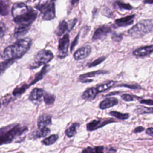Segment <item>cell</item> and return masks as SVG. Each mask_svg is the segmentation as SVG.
<instances>
[{"label":"cell","instance_id":"obj_1","mask_svg":"<svg viewBox=\"0 0 153 153\" xmlns=\"http://www.w3.org/2000/svg\"><path fill=\"white\" fill-rule=\"evenodd\" d=\"M31 44L32 41L29 38L19 39L13 45L5 48L1 57L5 60L19 59L28 51Z\"/></svg>","mask_w":153,"mask_h":153},{"label":"cell","instance_id":"obj_2","mask_svg":"<svg viewBox=\"0 0 153 153\" xmlns=\"http://www.w3.org/2000/svg\"><path fill=\"white\" fill-rule=\"evenodd\" d=\"M27 131V127L20 124L8 126L2 128L0 133L1 145L11 143L15 138L21 136Z\"/></svg>","mask_w":153,"mask_h":153},{"label":"cell","instance_id":"obj_3","mask_svg":"<svg viewBox=\"0 0 153 153\" xmlns=\"http://www.w3.org/2000/svg\"><path fill=\"white\" fill-rule=\"evenodd\" d=\"M153 30V19L140 21L128 30V34L134 38H140Z\"/></svg>","mask_w":153,"mask_h":153},{"label":"cell","instance_id":"obj_4","mask_svg":"<svg viewBox=\"0 0 153 153\" xmlns=\"http://www.w3.org/2000/svg\"><path fill=\"white\" fill-rule=\"evenodd\" d=\"M54 56L50 50H40L35 56L34 61L32 64L30 65V69H35L42 65H45L49 62L53 58Z\"/></svg>","mask_w":153,"mask_h":153},{"label":"cell","instance_id":"obj_5","mask_svg":"<svg viewBox=\"0 0 153 153\" xmlns=\"http://www.w3.org/2000/svg\"><path fill=\"white\" fill-rule=\"evenodd\" d=\"M35 8L41 12L44 20H50L55 17V4L53 0L36 5Z\"/></svg>","mask_w":153,"mask_h":153},{"label":"cell","instance_id":"obj_6","mask_svg":"<svg viewBox=\"0 0 153 153\" xmlns=\"http://www.w3.org/2000/svg\"><path fill=\"white\" fill-rule=\"evenodd\" d=\"M37 17V13L32 8H29V10L23 14L14 18V21L17 25H32Z\"/></svg>","mask_w":153,"mask_h":153},{"label":"cell","instance_id":"obj_7","mask_svg":"<svg viewBox=\"0 0 153 153\" xmlns=\"http://www.w3.org/2000/svg\"><path fill=\"white\" fill-rule=\"evenodd\" d=\"M115 122V120L112 118H105V119H99L94 120L89 122L87 124V129L88 131H93L97 130L107 124Z\"/></svg>","mask_w":153,"mask_h":153},{"label":"cell","instance_id":"obj_8","mask_svg":"<svg viewBox=\"0 0 153 153\" xmlns=\"http://www.w3.org/2000/svg\"><path fill=\"white\" fill-rule=\"evenodd\" d=\"M69 45V34H65L59 41L58 56L60 58L65 57L68 54V50Z\"/></svg>","mask_w":153,"mask_h":153},{"label":"cell","instance_id":"obj_9","mask_svg":"<svg viewBox=\"0 0 153 153\" xmlns=\"http://www.w3.org/2000/svg\"><path fill=\"white\" fill-rule=\"evenodd\" d=\"M111 31V27L108 25H102L97 28L93 34V40L96 41L102 39L106 37Z\"/></svg>","mask_w":153,"mask_h":153},{"label":"cell","instance_id":"obj_10","mask_svg":"<svg viewBox=\"0 0 153 153\" xmlns=\"http://www.w3.org/2000/svg\"><path fill=\"white\" fill-rule=\"evenodd\" d=\"M29 8L23 2L16 3L13 5L11 9V13L14 18L20 16L26 12Z\"/></svg>","mask_w":153,"mask_h":153},{"label":"cell","instance_id":"obj_11","mask_svg":"<svg viewBox=\"0 0 153 153\" xmlns=\"http://www.w3.org/2000/svg\"><path fill=\"white\" fill-rule=\"evenodd\" d=\"M91 51V48L90 45H86L79 48L74 53V57L76 60H82L88 56Z\"/></svg>","mask_w":153,"mask_h":153},{"label":"cell","instance_id":"obj_12","mask_svg":"<svg viewBox=\"0 0 153 153\" xmlns=\"http://www.w3.org/2000/svg\"><path fill=\"white\" fill-rule=\"evenodd\" d=\"M153 53V45L139 47L133 51V54L137 57L148 56Z\"/></svg>","mask_w":153,"mask_h":153},{"label":"cell","instance_id":"obj_13","mask_svg":"<svg viewBox=\"0 0 153 153\" xmlns=\"http://www.w3.org/2000/svg\"><path fill=\"white\" fill-rule=\"evenodd\" d=\"M135 15H130L123 18L118 19L115 21V25L117 27H126L133 23V19Z\"/></svg>","mask_w":153,"mask_h":153},{"label":"cell","instance_id":"obj_14","mask_svg":"<svg viewBox=\"0 0 153 153\" xmlns=\"http://www.w3.org/2000/svg\"><path fill=\"white\" fill-rule=\"evenodd\" d=\"M118 103V100L117 98L112 97H108L102 100L99 105V108L102 109H108L109 108L112 107Z\"/></svg>","mask_w":153,"mask_h":153},{"label":"cell","instance_id":"obj_15","mask_svg":"<svg viewBox=\"0 0 153 153\" xmlns=\"http://www.w3.org/2000/svg\"><path fill=\"white\" fill-rule=\"evenodd\" d=\"M31 25H17L14 30V35L16 37H19L25 35L27 33Z\"/></svg>","mask_w":153,"mask_h":153},{"label":"cell","instance_id":"obj_16","mask_svg":"<svg viewBox=\"0 0 153 153\" xmlns=\"http://www.w3.org/2000/svg\"><path fill=\"white\" fill-rule=\"evenodd\" d=\"M98 93H99L96 89V87L88 88V89L85 90L82 93V98L88 100H93L96 97Z\"/></svg>","mask_w":153,"mask_h":153},{"label":"cell","instance_id":"obj_17","mask_svg":"<svg viewBox=\"0 0 153 153\" xmlns=\"http://www.w3.org/2000/svg\"><path fill=\"white\" fill-rule=\"evenodd\" d=\"M37 124L38 128L44 127L47 125L51 124V116L49 115H40L38 119Z\"/></svg>","mask_w":153,"mask_h":153},{"label":"cell","instance_id":"obj_18","mask_svg":"<svg viewBox=\"0 0 153 153\" xmlns=\"http://www.w3.org/2000/svg\"><path fill=\"white\" fill-rule=\"evenodd\" d=\"M107 73H108V72L104 70H99L96 71H93V72H88V73H85L82 75H81L79 76V79L81 82H83L85 79H87L88 78L96 76L99 75H103Z\"/></svg>","mask_w":153,"mask_h":153},{"label":"cell","instance_id":"obj_19","mask_svg":"<svg viewBox=\"0 0 153 153\" xmlns=\"http://www.w3.org/2000/svg\"><path fill=\"white\" fill-rule=\"evenodd\" d=\"M50 133V130L47 127H42V128H38L37 130H36L34 133H32V137L33 138H40L45 137Z\"/></svg>","mask_w":153,"mask_h":153},{"label":"cell","instance_id":"obj_20","mask_svg":"<svg viewBox=\"0 0 153 153\" xmlns=\"http://www.w3.org/2000/svg\"><path fill=\"white\" fill-rule=\"evenodd\" d=\"M42 96H44V90L41 88H35L30 92L29 98L30 100H38Z\"/></svg>","mask_w":153,"mask_h":153},{"label":"cell","instance_id":"obj_21","mask_svg":"<svg viewBox=\"0 0 153 153\" xmlns=\"http://www.w3.org/2000/svg\"><path fill=\"white\" fill-rule=\"evenodd\" d=\"M68 23L65 20L61 21L55 31V33L57 36H61L68 30Z\"/></svg>","mask_w":153,"mask_h":153},{"label":"cell","instance_id":"obj_22","mask_svg":"<svg viewBox=\"0 0 153 153\" xmlns=\"http://www.w3.org/2000/svg\"><path fill=\"white\" fill-rule=\"evenodd\" d=\"M48 68H49V66L48 65H45L44 67H43V68L38 72V73H37L36 74V75L35 76V78H34V79H33V81L30 83V86L31 85H33V84H34L35 83H36L37 81H38L39 80H40V79H41L42 78V77H43V76L46 74V72L48 71Z\"/></svg>","mask_w":153,"mask_h":153},{"label":"cell","instance_id":"obj_23","mask_svg":"<svg viewBox=\"0 0 153 153\" xmlns=\"http://www.w3.org/2000/svg\"><path fill=\"white\" fill-rule=\"evenodd\" d=\"M115 82L114 81H109L102 84H100L96 87L98 93H101L111 88L112 87H113L115 85Z\"/></svg>","mask_w":153,"mask_h":153},{"label":"cell","instance_id":"obj_24","mask_svg":"<svg viewBox=\"0 0 153 153\" xmlns=\"http://www.w3.org/2000/svg\"><path fill=\"white\" fill-rule=\"evenodd\" d=\"M9 8H10L9 0H1L0 13L2 16H5L8 14Z\"/></svg>","mask_w":153,"mask_h":153},{"label":"cell","instance_id":"obj_25","mask_svg":"<svg viewBox=\"0 0 153 153\" xmlns=\"http://www.w3.org/2000/svg\"><path fill=\"white\" fill-rule=\"evenodd\" d=\"M79 126V123H73L70 127H69L67 129L65 130V134L68 137H71L74 136L76 133V130Z\"/></svg>","mask_w":153,"mask_h":153},{"label":"cell","instance_id":"obj_26","mask_svg":"<svg viewBox=\"0 0 153 153\" xmlns=\"http://www.w3.org/2000/svg\"><path fill=\"white\" fill-rule=\"evenodd\" d=\"M59 136L56 134H52L42 140V143L45 145H50L54 143L58 139Z\"/></svg>","mask_w":153,"mask_h":153},{"label":"cell","instance_id":"obj_27","mask_svg":"<svg viewBox=\"0 0 153 153\" xmlns=\"http://www.w3.org/2000/svg\"><path fill=\"white\" fill-rule=\"evenodd\" d=\"M30 87V85L26 84H23L22 85L16 87L13 91V94L14 96H18L23 93L26 89H27Z\"/></svg>","mask_w":153,"mask_h":153},{"label":"cell","instance_id":"obj_28","mask_svg":"<svg viewBox=\"0 0 153 153\" xmlns=\"http://www.w3.org/2000/svg\"><path fill=\"white\" fill-rule=\"evenodd\" d=\"M135 112L138 114H153V107H145V106H138Z\"/></svg>","mask_w":153,"mask_h":153},{"label":"cell","instance_id":"obj_29","mask_svg":"<svg viewBox=\"0 0 153 153\" xmlns=\"http://www.w3.org/2000/svg\"><path fill=\"white\" fill-rule=\"evenodd\" d=\"M109 114L117 119L119 120H127L129 118V114L128 113H121L117 111H111L109 112Z\"/></svg>","mask_w":153,"mask_h":153},{"label":"cell","instance_id":"obj_30","mask_svg":"<svg viewBox=\"0 0 153 153\" xmlns=\"http://www.w3.org/2000/svg\"><path fill=\"white\" fill-rule=\"evenodd\" d=\"M44 102L46 105H51L54 102L55 100V96L53 94H50V93H45L43 96Z\"/></svg>","mask_w":153,"mask_h":153},{"label":"cell","instance_id":"obj_31","mask_svg":"<svg viewBox=\"0 0 153 153\" xmlns=\"http://www.w3.org/2000/svg\"><path fill=\"white\" fill-rule=\"evenodd\" d=\"M115 5L120 8V9H124V10H130L133 8L132 6L130 5L129 4H127V3H125L123 1H117L115 2Z\"/></svg>","mask_w":153,"mask_h":153},{"label":"cell","instance_id":"obj_32","mask_svg":"<svg viewBox=\"0 0 153 153\" xmlns=\"http://www.w3.org/2000/svg\"><path fill=\"white\" fill-rule=\"evenodd\" d=\"M15 60H6L2 62L1 64V72L7 69L8 67H9L14 62Z\"/></svg>","mask_w":153,"mask_h":153},{"label":"cell","instance_id":"obj_33","mask_svg":"<svg viewBox=\"0 0 153 153\" xmlns=\"http://www.w3.org/2000/svg\"><path fill=\"white\" fill-rule=\"evenodd\" d=\"M118 86L127 87L130 89H140V88H142V87L137 84H123L118 85Z\"/></svg>","mask_w":153,"mask_h":153},{"label":"cell","instance_id":"obj_34","mask_svg":"<svg viewBox=\"0 0 153 153\" xmlns=\"http://www.w3.org/2000/svg\"><path fill=\"white\" fill-rule=\"evenodd\" d=\"M105 56H103V57H100L98 59H97L96 60L93 61L91 63H89L88 64V67H93V66H96L98 65H99L100 63H101L105 59Z\"/></svg>","mask_w":153,"mask_h":153},{"label":"cell","instance_id":"obj_35","mask_svg":"<svg viewBox=\"0 0 153 153\" xmlns=\"http://www.w3.org/2000/svg\"><path fill=\"white\" fill-rule=\"evenodd\" d=\"M121 98H122V99H123L125 101L129 102V101L134 100V96H133L131 94H123L121 96Z\"/></svg>","mask_w":153,"mask_h":153},{"label":"cell","instance_id":"obj_36","mask_svg":"<svg viewBox=\"0 0 153 153\" xmlns=\"http://www.w3.org/2000/svg\"><path fill=\"white\" fill-rule=\"evenodd\" d=\"M140 103L141 104L153 105V100L152 99H142L140 100Z\"/></svg>","mask_w":153,"mask_h":153},{"label":"cell","instance_id":"obj_37","mask_svg":"<svg viewBox=\"0 0 153 153\" xmlns=\"http://www.w3.org/2000/svg\"><path fill=\"white\" fill-rule=\"evenodd\" d=\"M112 38L114 41H117V42H119L120 41L122 38H123V36L121 35H117L116 33H114L112 36Z\"/></svg>","mask_w":153,"mask_h":153},{"label":"cell","instance_id":"obj_38","mask_svg":"<svg viewBox=\"0 0 153 153\" xmlns=\"http://www.w3.org/2000/svg\"><path fill=\"white\" fill-rule=\"evenodd\" d=\"M82 153H96L94 148H93L91 147H87V148L82 150Z\"/></svg>","mask_w":153,"mask_h":153},{"label":"cell","instance_id":"obj_39","mask_svg":"<svg viewBox=\"0 0 153 153\" xmlns=\"http://www.w3.org/2000/svg\"><path fill=\"white\" fill-rule=\"evenodd\" d=\"M96 153H104V147L103 146H99L94 148Z\"/></svg>","mask_w":153,"mask_h":153},{"label":"cell","instance_id":"obj_40","mask_svg":"<svg viewBox=\"0 0 153 153\" xmlns=\"http://www.w3.org/2000/svg\"><path fill=\"white\" fill-rule=\"evenodd\" d=\"M145 128L142 126H138L137 127H136L134 130H133V132L134 133H140V132H142L143 131L145 130Z\"/></svg>","mask_w":153,"mask_h":153},{"label":"cell","instance_id":"obj_41","mask_svg":"<svg viewBox=\"0 0 153 153\" xmlns=\"http://www.w3.org/2000/svg\"><path fill=\"white\" fill-rule=\"evenodd\" d=\"M78 38H79V34L76 36V37L75 38V39L74 40V41L72 42V44H71V50L72 51L75 47V46L76 45L77 42H78Z\"/></svg>","mask_w":153,"mask_h":153},{"label":"cell","instance_id":"obj_42","mask_svg":"<svg viewBox=\"0 0 153 153\" xmlns=\"http://www.w3.org/2000/svg\"><path fill=\"white\" fill-rule=\"evenodd\" d=\"M146 133L151 136H153V127H149L146 130Z\"/></svg>","mask_w":153,"mask_h":153},{"label":"cell","instance_id":"obj_43","mask_svg":"<svg viewBox=\"0 0 153 153\" xmlns=\"http://www.w3.org/2000/svg\"><path fill=\"white\" fill-rule=\"evenodd\" d=\"M117 152V149L114 148H109L107 149L106 153H115Z\"/></svg>","mask_w":153,"mask_h":153},{"label":"cell","instance_id":"obj_44","mask_svg":"<svg viewBox=\"0 0 153 153\" xmlns=\"http://www.w3.org/2000/svg\"><path fill=\"white\" fill-rule=\"evenodd\" d=\"M4 27V23L2 22L1 23V37L2 38L3 36L4 33V30L3 29Z\"/></svg>","mask_w":153,"mask_h":153},{"label":"cell","instance_id":"obj_45","mask_svg":"<svg viewBox=\"0 0 153 153\" xmlns=\"http://www.w3.org/2000/svg\"><path fill=\"white\" fill-rule=\"evenodd\" d=\"M143 3H145V4H153V0H144Z\"/></svg>","mask_w":153,"mask_h":153},{"label":"cell","instance_id":"obj_46","mask_svg":"<svg viewBox=\"0 0 153 153\" xmlns=\"http://www.w3.org/2000/svg\"><path fill=\"white\" fill-rule=\"evenodd\" d=\"M79 1V0H71V4H72V5H74L76 4L77 2H78Z\"/></svg>","mask_w":153,"mask_h":153}]
</instances>
